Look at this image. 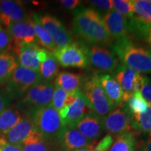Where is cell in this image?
Listing matches in <instances>:
<instances>
[{
	"label": "cell",
	"mask_w": 151,
	"mask_h": 151,
	"mask_svg": "<svg viewBox=\"0 0 151 151\" xmlns=\"http://www.w3.org/2000/svg\"><path fill=\"white\" fill-rule=\"evenodd\" d=\"M29 18L25 9L18 1H0V24L8 27L11 24L24 21Z\"/></svg>",
	"instance_id": "cell-14"
},
{
	"label": "cell",
	"mask_w": 151,
	"mask_h": 151,
	"mask_svg": "<svg viewBox=\"0 0 151 151\" xmlns=\"http://www.w3.org/2000/svg\"><path fill=\"white\" fill-rule=\"evenodd\" d=\"M55 86L51 82L39 81L29 88L16 103L19 110L27 111L35 107L45 106L51 104Z\"/></svg>",
	"instance_id": "cell-6"
},
{
	"label": "cell",
	"mask_w": 151,
	"mask_h": 151,
	"mask_svg": "<svg viewBox=\"0 0 151 151\" xmlns=\"http://www.w3.org/2000/svg\"><path fill=\"white\" fill-rule=\"evenodd\" d=\"M83 93L86 96L92 111L101 118L106 116L115 107L110 101L99 80V73H94L83 79L82 86Z\"/></svg>",
	"instance_id": "cell-4"
},
{
	"label": "cell",
	"mask_w": 151,
	"mask_h": 151,
	"mask_svg": "<svg viewBox=\"0 0 151 151\" xmlns=\"http://www.w3.org/2000/svg\"><path fill=\"white\" fill-rule=\"evenodd\" d=\"M41 80L39 72L19 65L6 84L4 90L14 101L22 98L32 86Z\"/></svg>",
	"instance_id": "cell-5"
},
{
	"label": "cell",
	"mask_w": 151,
	"mask_h": 151,
	"mask_svg": "<svg viewBox=\"0 0 151 151\" xmlns=\"http://www.w3.org/2000/svg\"><path fill=\"white\" fill-rule=\"evenodd\" d=\"M129 20V32L132 33L138 38L143 39L151 47V29L145 27L144 24L134 18L128 19Z\"/></svg>",
	"instance_id": "cell-31"
},
{
	"label": "cell",
	"mask_w": 151,
	"mask_h": 151,
	"mask_svg": "<svg viewBox=\"0 0 151 151\" xmlns=\"http://www.w3.org/2000/svg\"><path fill=\"white\" fill-rule=\"evenodd\" d=\"M52 53L63 67L86 68L89 65L86 52L82 45L78 43L73 42L68 46L56 48Z\"/></svg>",
	"instance_id": "cell-9"
},
{
	"label": "cell",
	"mask_w": 151,
	"mask_h": 151,
	"mask_svg": "<svg viewBox=\"0 0 151 151\" xmlns=\"http://www.w3.org/2000/svg\"><path fill=\"white\" fill-rule=\"evenodd\" d=\"M141 93L147 101L151 104V79L148 77H143Z\"/></svg>",
	"instance_id": "cell-37"
},
{
	"label": "cell",
	"mask_w": 151,
	"mask_h": 151,
	"mask_svg": "<svg viewBox=\"0 0 151 151\" xmlns=\"http://www.w3.org/2000/svg\"><path fill=\"white\" fill-rule=\"evenodd\" d=\"M99 80L110 101L116 106L123 103L124 92L116 78L110 74L99 73Z\"/></svg>",
	"instance_id": "cell-18"
},
{
	"label": "cell",
	"mask_w": 151,
	"mask_h": 151,
	"mask_svg": "<svg viewBox=\"0 0 151 151\" xmlns=\"http://www.w3.org/2000/svg\"><path fill=\"white\" fill-rule=\"evenodd\" d=\"M114 76L125 94L132 96L134 92L140 91L143 79L140 73L122 65L114 71Z\"/></svg>",
	"instance_id": "cell-13"
},
{
	"label": "cell",
	"mask_w": 151,
	"mask_h": 151,
	"mask_svg": "<svg viewBox=\"0 0 151 151\" xmlns=\"http://www.w3.org/2000/svg\"><path fill=\"white\" fill-rule=\"evenodd\" d=\"M90 5L92 6L94 9L98 11H103V12L108 13L113 10L112 3L111 0H92L88 1Z\"/></svg>",
	"instance_id": "cell-35"
},
{
	"label": "cell",
	"mask_w": 151,
	"mask_h": 151,
	"mask_svg": "<svg viewBox=\"0 0 151 151\" xmlns=\"http://www.w3.org/2000/svg\"><path fill=\"white\" fill-rule=\"evenodd\" d=\"M2 151H23V150L21 145H14L6 142L3 147Z\"/></svg>",
	"instance_id": "cell-40"
},
{
	"label": "cell",
	"mask_w": 151,
	"mask_h": 151,
	"mask_svg": "<svg viewBox=\"0 0 151 151\" xmlns=\"http://www.w3.org/2000/svg\"><path fill=\"white\" fill-rule=\"evenodd\" d=\"M6 142L7 141L4 137H0V151H2L3 147Z\"/></svg>",
	"instance_id": "cell-42"
},
{
	"label": "cell",
	"mask_w": 151,
	"mask_h": 151,
	"mask_svg": "<svg viewBox=\"0 0 151 151\" xmlns=\"http://www.w3.org/2000/svg\"><path fill=\"white\" fill-rule=\"evenodd\" d=\"M94 145H95V142H92L91 143H90V144L87 145L86 146L83 147V148L77 149V150H76L74 151H92L94 147H95Z\"/></svg>",
	"instance_id": "cell-41"
},
{
	"label": "cell",
	"mask_w": 151,
	"mask_h": 151,
	"mask_svg": "<svg viewBox=\"0 0 151 151\" xmlns=\"http://www.w3.org/2000/svg\"><path fill=\"white\" fill-rule=\"evenodd\" d=\"M140 151H146L144 146V143H142V144H141V146L140 147Z\"/></svg>",
	"instance_id": "cell-44"
},
{
	"label": "cell",
	"mask_w": 151,
	"mask_h": 151,
	"mask_svg": "<svg viewBox=\"0 0 151 151\" xmlns=\"http://www.w3.org/2000/svg\"><path fill=\"white\" fill-rule=\"evenodd\" d=\"M69 93L58 87L55 86L53 96L51 101V104L57 111L59 112L65 106L67 99L69 96Z\"/></svg>",
	"instance_id": "cell-33"
},
{
	"label": "cell",
	"mask_w": 151,
	"mask_h": 151,
	"mask_svg": "<svg viewBox=\"0 0 151 151\" xmlns=\"http://www.w3.org/2000/svg\"><path fill=\"white\" fill-rule=\"evenodd\" d=\"M23 116L16 106L9 107L0 114V134L5 137L7 133L21 120Z\"/></svg>",
	"instance_id": "cell-23"
},
{
	"label": "cell",
	"mask_w": 151,
	"mask_h": 151,
	"mask_svg": "<svg viewBox=\"0 0 151 151\" xmlns=\"http://www.w3.org/2000/svg\"><path fill=\"white\" fill-rule=\"evenodd\" d=\"M83 79L78 73L62 71L58 73L55 79V86L58 87L68 92L75 94L81 91Z\"/></svg>",
	"instance_id": "cell-20"
},
{
	"label": "cell",
	"mask_w": 151,
	"mask_h": 151,
	"mask_svg": "<svg viewBox=\"0 0 151 151\" xmlns=\"http://www.w3.org/2000/svg\"><path fill=\"white\" fill-rule=\"evenodd\" d=\"M13 41L11 34L6 29H0V53L10 52L12 50Z\"/></svg>",
	"instance_id": "cell-34"
},
{
	"label": "cell",
	"mask_w": 151,
	"mask_h": 151,
	"mask_svg": "<svg viewBox=\"0 0 151 151\" xmlns=\"http://www.w3.org/2000/svg\"><path fill=\"white\" fill-rule=\"evenodd\" d=\"M6 29L12 37V49L15 52H18L22 46L38 45L39 43L33 27L32 20L30 17L24 21L11 24Z\"/></svg>",
	"instance_id": "cell-12"
},
{
	"label": "cell",
	"mask_w": 151,
	"mask_h": 151,
	"mask_svg": "<svg viewBox=\"0 0 151 151\" xmlns=\"http://www.w3.org/2000/svg\"><path fill=\"white\" fill-rule=\"evenodd\" d=\"M52 141L46 139L35 129L21 146L23 151H53Z\"/></svg>",
	"instance_id": "cell-22"
},
{
	"label": "cell",
	"mask_w": 151,
	"mask_h": 151,
	"mask_svg": "<svg viewBox=\"0 0 151 151\" xmlns=\"http://www.w3.org/2000/svg\"><path fill=\"white\" fill-rule=\"evenodd\" d=\"M40 48L39 45H27L20 47L16 52L20 66L39 72L40 62L38 59V52Z\"/></svg>",
	"instance_id": "cell-21"
},
{
	"label": "cell",
	"mask_w": 151,
	"mask_h": 151,
	"mask_svg": "<svg viewBox=\"0 0 151 151\" xmlns=\"http://www.w3.org/2000/svg\"><path fill=\"white\" fill-rule=\"evenodd\" d=\"M111 3L113 10L126 18L130 19L134 16L133 6L130 0H113Z\"/></svg>",
	"instance_id": "cell-32"
},
{
	"label": "cell",
	"mask_w": 151,
	"mask_h": 151,
	"mask_svg": "<svg viewBox=\"0 0 151 151\" xmlns=\"http://www.w3.org/2000/svg\"><path fill=\"white\" fill-rule=\"evenodd\" d=\"M149 103L143 97L140 91H137L132 94V97L126 104L127 109L132 114L143 113L148 109Z\"/></svg>",
	"instance_id": "cell-30"
},
{
	"label": "cell",
	"mask_w": 151,
	"mask_h": 151,
	"mask_svg": "<svg viewBox=\"0 0 151 151\" xmlns=\"http://www.w3.org/2000/svg\"><path fill=\"white\" fill-rule=\"evenodd\" d=\"M88 61L99 70L104 72H113L118 67V60L115 55L107 48L98 45L86 46L81 43Z\"/></svg>",
	"instance_id": "cell-10"
},
{
	"label": "cell",
	"mask_w": 151,
	"mask_h": 151,
	"mask_svg": "<svg viewBox=\"0 0 151 151\" xmlns=\"http://www.w3.org/2000/svg\"><path fill=\"white\" fill-rule=\"evenodd\" d=\"M113 143V137L112 135L108 134L98 143L92 151H108Z\"/></svg>",
	"instance_id": "cell-36"
},
{
	"label": "cell",
	"mask_w": 151,
	"mask_h": 151,
	"mask_svg": "<svg viewBox=\"0 0 151 151\" xmlns=\"http://www.w3.org/2000/svg\"><path fill=\"white\" fill-rule=\"evenodd\" d=\"M73 127L78 129L91 142H95L105 132L102 118L98 116L93 111H90L86 115Z\"/></svg>",
	"instance_id": "cell-15"
},
{
	"label": "cell",
	"mask_w": 151,
	"mask_h": 151,
	"mask_svg": "<svg viewBox=\"0 0 151 151\" xmlns=\"http://www.w3.org/2000/svg\"><path fill=\"white\" fill-rule=\"evenodd\" d=\"M61 4L64 8L68 10H74V9L80 5L81 1L79 0H62L60 1Z\"/></svg>",
	"instance_id": "cell-39"
},
{
	"label": "cell",
	"mask_w": 151,
	"mask_h": 151,
	"mask_svg": "<svg viewBox=\"0 0 151 151\" xmlns=\"http://www.w3.org/2000/svg\"><path fill=\"white\" fill-rule=\"evenodd\" d=\"M59 71V63L52 52H49L46 58L41 62L39 66V73L43 81L51 82L55 78Z\"/></svg>",
	"instance_id": "cell-25"
},
{
	"label": "cell",
	"mask_w": 151,
	"mask_h": 151,
	"mask_svg": "<svg viewBox=\"0 0 151 151\" xmlns=\"http://www.w3.org/2000/svg\"><path fill=\"white\" fill-rule=\"evenodd\" d=\"M72 30L77 37L89 45L110 46L111 37L104 24L102 16L94 9L78 7L75 11Z\"/></svg>",
	"instance_id": "cell-1"
},
{
	"label": "cell",
	"mask_w": 151,
	"mask_h": 151,
	"mask_svg": "<svg viewBox=\"0 0 151 151\" xmlns=\"http://www.w3.org/2000/svg\"><path fill=\"white\" fill-rule=\"evenodd\" d=\"M102 120L104 130L111 135L119 136L132 129V113L124 104L115 107Z\"/></svg>",
	"instance_id": "cell-8"
},
{
	"label": "cell",
	"mask_w": 151,
	"mask_h": 151,
	"mask_svg": "<svg viewBox=\"0 0 151 151\" xmlns=\"http://www.w3.org/2000/svg\"><path fill=\"white\" fill-rule=\"evenodd\" d=\"M134 16L138 21L144 24H151V0H133Z\"/></svg>",
	"instance_id": "cell-26"
},
{
	"label": "cell",
	"mask_w": 151,
	"mask_h": 151,
	"mask_svg": "<svg viewBox=\"0 0 151 151\" xmlns=\"http://www.w3.org/2000/svg\"><path fill=\"white\" fill-rule=\"evenodd\" d=\"M32 20L33 27L35 29L38 43H40L46 50L53 52L56 49L55 45L49 34L47 32L46 29L42 27V25L39 22L37 14H32Z\"/></svg>",
	"instance_id": "cell-27"
},
{
	"label": "cell",
	"mask_w": 151,
	"mask_h": 151,
	"mask_svg": "<svg viewBox=\"0 0 151 151\" xmlns=\"http://www.w3.org/2000/svg\"><path fill=\"white\" fill-rule=\"evenodd\" d=\"M146 151H151V138L148 139L146 144H144Z\"/></svg>",
	"instance_id": "cell-43"
},
{
	"label": "cell",
	"mask_w": 151,
	"mask_h": 151,
	"mask_svg": "<svg viewBox=\"0 0 151 151\" xmlns=\"http://www.w3.org/2000/svg\"><path fill=\"white\" fill-rule=\"evenodd\" d=\"M144 24V23H143ZM145 27H146V28H148V29H151V24H144Z\"/></svg>",
	"instance_id": "cell-45"
},
{
	"label": "cell",
	"mask_w": 151,
	"mask_h": 151,
	"mask_svg": "<svg viewBox=\"0 0 151 151\" xmlns=\"http://www.w3.org/2000/svg\"><path fill=\"white\" fill-rule=\"evenodd\" d=\"M92 111L89 103L82 91L69 94L65 106L59 111L63 127L74 125L86 115Z\"/></svg>",
	"instance_id": "cell-7"
},
{
	"label": "cell",
	"mask_w": 151,
	"mask_h": 151,
	"mask_svg": "<svg viewBox=\"0 0 151 151\" xmlns=\"http://www.w3.org/2000/svg\"><path fill=\"white\" fill-rule=\"evenodd\" d=\"M38 132L48 140L56 139L63 127L59 112L51 104L35 107L25 111Z\"/></svg>",
	"instance_id": "cell-3"
},
{
	"label": "cell",
	"mask_w": 151,
	"mask_h": 151,
	"mask_svg": "<svg viewBox=\"0 0 151 151\" xmlns=\"http://www.w3.org/2000/svg\"><path fill=\"white\" fill-rule=\"evenodd\" d=\"M62 151H74L92 142L73 127H63L56 138Z\"/></svg>",
	"instance_id": "cell-16"
},
{
	"label": "cell",
	"mask_w": 151,
	"mask_h": 151,
	"mask_svg": "<svg viewBox=\"0 0 151 151\" xmlns=\"http://www.w3.org/2000/svg\"><path fill=\"white\" fill-rule=\"evenodd\" d=\"M150 137L151 138V132H150Z\"/></svg>",
	"instance_id": "cell-47"
},
{
	"label": "cell",
	"mask_w": 151,
	"mask_h": 151,
	"mask_svg": "<svg viewBox=\"0 0 151 151\" xmlns=\"http://www.w3.org/2000/svg\"><path fill=\"white\" fill-rule=\"evenodd\" d=\"M35 128L30 119L24 115L20 122L9 131L4 138L9 143L21 145Z\"/></svg>",
	"instance_id": "cell-19"
},
{
	"label": "cell",
	"mask_w": 151,
	"mask_h": 151,
	"mask_svg": "<svg viewBox=\"0 0 151 151\" xmlns=\"http://www.w3.org/2000/svg\"><path fill=\"white\" fill-rule=\"evenodd\" d=\"M136 137L134 132H128L118 136L109 151H135Z\"/></svg>",
	"instance_id": "cell-28"
},
{
	"label": "cell",
	"mask_w": 151,
	"mask_h": 151,
	"mask_svg": "<svg viewBox=\"0 0 151 151\" xmlns=\"http://www.w3.org/2000/svg\"><path fill=\"white\" fill-rule=\"evenodd\" d=\"M1 28H2V26H1V24H0V29H1Z\"/></svg>",
	"instance_id": "cell-46"
},
{
	"label": "cell",
	"mask_w": 151,
	"mask_h": 151,
	"mask_svg": "<svg viewBox=\"0 0 151 151\" xmlns=\"http://www.w3.org/2000/svg\"><path fill=\"white\" fill-rule=\"evenodd\" d=\"M112 50L123 65L139 73H151L150 49L137 46L128 37L116 40Z\"/></svg>",
	"instance_id": "cell-2"
},
{
	"label": "cell",
	"mask_w": 151,
	"mask_h": 151,
	"mask_svg": "<svg viewBox=\"0 0 151 151\" xmlns=\"http://www.w3.org/2000/svg\"><path fill=\"white\" fill-rule=\"evenodd\" d=\"M132 127L143 133L151 132V104L143 113L132 114Z\"/></svg>",
	"instance_id": "cell-29"
},
{
	"label": "cell",
	"mask_w": 151,
	"mask_h": 151,
	"mask_svg": "<svg viewBox=\"0 0 151 151\" xmlns=\"http://www.w3.org/2000/svg\"><path fill=\"white\" fill-rule=\"evenodd\" d=\"M18 66L14 54L10 52L0 53V86L7 83Z\"/></svg>",
	"instance_id": "cell-24"
},
{
	"label": "cell",
	"mask_w": 151,
	"mask_h": 151,
	"mask_svg": "<svg viewBox=\"0 0 151 151\" xmlns=\"http://www.w3.org/2000/svg\"><path fill=\"white\" fill-rule=\"evenodd\" d=\"M13 101L10 99L5 90L0 88V114L12 104Z\"/></svg>",
	"instance_id": "cell-38"
},
{
	"label": "cell",
	"mask_w": 151,
	"mask_h": 151,
	"mask_svg": "<svg viewBox=\"0 0 151 151\" xmlns=\"http://www.w3.org/2000/svg\"><path fill=\"white\" fill-rule=\"evenodd\" d=\"M0 137H1V134H0Z\"/></svg>",
	"instance_id": "cell-48"
},
{
	"label": "cell",
	"mask_w": 151,
	"mask_h": 151,
	"mask_svg": "<svg viewBox=\"0 0 151 151\" xmlns=\"http://www.w3.org/2000/svg\"><path fill=\"white\" fill-rule=\"evenodd\" d=\"M37 14L39 22L52 38L56 48L73 43L72 35L60 20L50 14Z\"/></svg>",
	"instance_id": "cell-11"
},
{
	"label": "cell",
	"mask_w": 151,
	"mask_h": 151,
	"mask_svg": "<svg viewBox=\"0 0 151 151\" xmlns=\"http://www.w3.org/2000/svg\"><path fill=\"white\" fill-rule=\"evenodd\" d=\"M105 28L112 39L116 40L128 37L129 20L117 11L112 10L102 17Z\"/></svg>",
	"instance_id": "cell-17"
}]
</instances>
